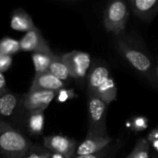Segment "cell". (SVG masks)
Segmentation results:
<instances>
[{
	"label": "cell",
	"instance_id": "1",
	"mask_svg": "<svg viewBox=\"0 0 158 158\" xmlns=\"http://www.w3.org/2000/svg\"><path fill=\"white\" fill-rule=\"evenodd\" d=\"M116 38V46L121 56L141 75L154 82L156 80V66L143 43L132 34H121Z\"/></svg>",
	"mask_w": 158,
	"mask_h": 158
},
{
	"label": "cell",
	"instance_id": "2",
	"mask_svg": "<svg viewBox=\"0 0 158 158\" xmlns=\"http://www.w3.org/2000/svg\"><path fill=\"white\" fill-rule=\"evenodd\" d=\"M88 94L97 96L106 105L117 100L118 89L116 82L110 76L108 68L102 64L91 67L87 75Z\"/></svg>",
	"mask_w": 158,
	"mask_h": 158
},
{
	"label": "cell",
	"instance_id": "3",
	"mask_svg": "<svg viewBox=\"0 0 158 158\" xmlns=\"http://www.w3.org/2000/svg\"><path fill=\"white\" fill-rule=\"evenodd\" d=\"M30 149V141L8 123L0 119V154L6 158H24Z\"/></svg>",
	"mask_w": 158,
	"mask_h": 158
},
{
	"label": "cell",
	"instance_id": "4",
	"mask_svg": "<svg viewBox=\"0 0 158 158\" xmlns=\"http://www.w3.org/2000/svg\"><path fill=\"white\" fill-rule=\"evenodd\" d=\"M130 18V7L123 0H114L107 4L104 12V26L115 37L124 33L128 19Z\"/></svg>",
	"mask_w": 158,
	"mask_h": 158
},
{
	"label": "cell",
	"instance_id": "5",
	"mask_svg": "<svg viewBox=\"0 0 158 158\" xmlns=\"http://www.w3.org/2000/svg\"><path fill=\"white\" fill-rule=\"evenodd\" d=\"M107 106L95 95L88 94V131L87 134L108 136L106 127Z\"/></svg>",
	"mask_w": 158,
	"mask_h": 158
},
{
	"label": "cell",
	"instance_id": "6",
	"mask_svg": "<svg viewBox=\"0 0 158 158\" xmlns=\"http://www.w3.org/2000/svg\"><path fill=\"white\" fill-rule=\"evenodd\" d=\"M61 59L67 65L70 77L74 79H83L88 75L91 69V56L83 51H70L64 54Z\"/></svg>",
	"mask_w": 158,
	"mask_h": 158
},
{
	"label": "cell",
	"instance_id": "7",
	"mask_svg": "<svg viewBox=\"0 0 158 158\" xmlns=\"http://www.w3.org/2000/svg\"><path fill=\"white\" fill-rule=\"evenodd\" d=\"M56 93L43 90H29L22 98L21 106L29 113L44 112L56 97Z\"/></svg>",
	"mask_w": 158,
	"mask_h": 158
},
{
	"label": "cell",
	"instance_id": "8",
	"mask_svg": "<svg viewBox=\"0 0 158 158\" xmlns=\"http://www.w3.org/2000/svg\"><path fill=\"white\" fill-rule=\"evenodd\" d=\"M44 144L50 153L72 158L77 148V142L63 135H50L44 139Z\"/></svg>",
	"mask_w": 158,
	"mask_h": 158
},
{
	"label": "cell",
	"instance_id": "9",
	"mask_svg": "<svg viewBox=\"0 0 158 158\" xmlns=\"http://www.w3.org/2000/svg\"><path fill=\"white\" fill-rule=\"evenodd\" d=\"M20 50L24 52L32 53H44L47 55H54L53 51L49 47L47 42L41 34L40 31L35 28L24 34L19 41Z\"/></svg>",
	"mask_w": 158,
	"mask_h": 158
},
{
	"label": "cell",
	"instance_id": "10",
	"mask_svg": "<svg viewBox=\"0 0 158 158\" xmlns=\"http://www.w3.org/2000/svg\"><path fill=\"white\" fill-rule=\"evenodd\" d=\"M113 139L108 136H101L94 134H87L86 138L77 146L75 156H89L97 154L106 149L112 143Z\"/></svg>",
	"mask_w": 158,
	"mask_h": 158
},
{
	"label": "cell",
	"instance_id": "11",
	"mask_svg": "<svg viewBox=\"0 0 158 158\" xmlns=\"http://www.w3.org/2000/svg\"><path fill=\"white\" fill-rule=\"evenodd\" d=\"M131 11L140 19L150 22L158 14V0H131Z\"/></svg>",
	"mask_w": 158,
	"mask_h": 158
},
{
	"label": "cell",
	"instance_id": "12",
	"mask_svg": "<svg viewBox=\"0 0 158 158\" xmlns=\"http://www.w3.org/2000/svg\"><path fill=\"white\" fill-rule=\"evenodd\" d=\"M65 83L49 71L35 74L30 90H43L57 93L64 89Z\"/></svg>",
	"mask_w": 158,
	"mask_h": 158
},
{
	"label": "cell",
	"instance_id": "13",
	"mask_svg": "<svg viewBox=\"0 0 158 158\" xmlns=\"http://www.w3.org/2000/svg\"><path fill=\"white\" fill-rule=\"evenodd\" d=\"M10 26L14 31L24 32H28L36 28L31 16L22 8H18L13 11L10 19Z\"/></svg>",
	"mask_w": 158,
	"mask_h": 158
},
{
	"label": "cell",
	"instance_id": "14",
	"mask_svg": "<svg viewBox=\"0 0 158 158\" xmlns=\"http://www.w3.org/2000/svg\"><path fill=\"white\" fill-rule=\"evenodd\" d=\"M19 105V97L11 93H6L0 97V117H12Z\"/></svg>",
	"mask_w": 158,
	"mask_h": 158
},
{
	"label": "cell",
	"instance_id": "15",
	"mask_svg": "<svg viewBox=\"0 0 158 158\" xmlns=\"http://www.w3.org/2000/svg\"><path fill=\"white\" fill-rule=\"evenodd\" d=\"M48 71L62 81H68L70 78V73L67 65L61 59V57L57 56H55V57L53 58L49 66Z\"/></svg>",
	"mask_w": 158,
	"mask_h": 158
},
{
	"label": "cell",
	"instance_id": "16",
	"mask_svg": "<svg viewBox=\"0 0 158 158\" xmlns=\"http://www.w3.org/2000/svg\"><path fill=\"white\" fill-rule=\"evenodd\" d=\"M55 57V55H47L44 53H32L31 59L36 74L48 71L49 66Z\"/></svg>",
	"mask_w": 158,
	"mask_h": 158
},
{
	"label": "cell",
	"instance_id": "17",
	"mask_svg": "<svg viewBox=\"0 0 158 158\" xmlns=\"http://www.w3.org/2000/svg\"><path fill=\"white\" fill-rule=\"evenodd\" d=\"M44 126V112L30 113L27 119V128L31 134H41Z\"/></svg>",
	"mask_w": 158,
	"mask_h": 158
},
{
	"label": "cell",
	"instance_id": "18",
	"mask_svg": "<svg viewBox=\"0 0 158 158\" xmlns=\"http://www.w3.org/2000/svg\"><path fill=\"white\" fill-rule=\"evenodd\" d=\"M150 145L151 143L147 139H139L131 153L126 158H149Z\"/></svg>",
	"mask_w": 158,
	"mask_h": 158
},
{
	"label": "cell",
	"instance_id": "19",
	"mask_svg": "<svg viewBox=\"0 0 158 158\" xmlns=\"http://www.w3.org/2000/svg\"><path fill=\"white\" fill-rule=\"evenodd\" d=\"M20 50L19 42L10 37H4L0 40V54L10 56Z\"/></svg>",
	"mask_w": 158,
	"mask_h": 158
},
{
	"label": "cell",
	"instance_id": "20",
	"mask_svg": "<svg viewBox=\"0 0 158 158\" xmlns=\"http://www.w3.org/2000/svg\"><path fill=\"white\" fill-rule=\"evenodd\" d=\"M148 127V120L145 117H136L132 119L131 128L135 131H144Z\"/></svg>",
	"mask_w": 158,
	"mask_h": 158
},
{
	"label": "cell",
	"instance_id": "21",
	"mask_svg": "<svg viewBox=\"0 0 158 158\" xmlns=\"http://www.w3.org/2000/svg\"><path fill=\"white\" fill-rule=\"evenodd\" d=\"M75 92L72 89H62L59 92H57V102L59 103H65L67 101H69V99H72L73 97H75Z\"/></svg>",
	"mask_w": 158,
	"mask_h": 158
},
{
	"label": "cell",
	"instance_id": "22",
	"mask_svg": "<svg viewBox=\"0 0 158 158\" xmlns=\"http://www.w3.org/2000/svg\"><path fill=\"white\" fill-rule=\"evenodd\" d=\"M11 64H12L11 56L0 54V72H4L9 69V68L11 67Z\"/></svg>",
	"mask_w": 158,
	"mask_h": 158
},
{
	"label": "cell",
	"instance_id": "23",
	"mask_svg": "<svg viewBox=\"0 0 158 158\" xmlns=\"http://www.w3.org/2000/svg\"><path fill=\"white\" fill-rule=\"evenodd\" d=\"M48 155V152H43L41 150H32L31 148L24 158H47Z\"/></svg>",
	"mask_w": 158,
	"mask_h": 158
},
{
	"label": "cell",
	"instance_id": "24",
	"mask_svg": "<svg viewBox=\"0 0 158 158\" xmlns=\"http://www.w3.org/2000/svg\"><path fill=\"white\" fill-rule=\"evenodd\" d=\"M72 158H106V149L94 154V155H89V156H73Z\"/></svg>",
	"mask_w": 158,
	"mask_h": 158
},
{
	"label": "cell",
	"instance_id": "25",
	"mask_svg": "<svg viewBox=\"0 0 158 158\" xmlns=\"http://www.w3.org/2000/svg\"><path fill=\"white\" fill-rule=\"evenodd\" d=\"M156 140H158V128L153 130V131L148 134V136H147V141H148L150 143H152L153 142H155V141H156Z\"/></svg>",
	"mask_w": 158,
	"mask_h": 158
},
{
	"label": "cell",
	"instance_id": "26",
	"mask_svg": "<svg viewBox=\"0 0 158 158\" xmlns=\"http://www.w3.org/2000/svg\"><path fill=\"white\" fill-rule=\"evenodd\" d=\"M0 89L1 90H6V79L2 72H0Z\"/></svg>",
	"mask_w": 158,
	"mask_h": 158
},
{
	"label": "cell",
	"instance_id": "27",
	"mask_svg": "<svg viewBox=\"0 0 158 158\" xmlns=\"http://www.w3.org/2000/svg\"><path fill=\"white\" fill-rule=\"evenodd\" d=\"M47 158H69L62 156V155H59V154H55V153H49Z\"/></svg>",
	"mask_w": 158,
	"mask_h": 158
},
{
	"label": "cell",
	"instance_id": "28",
	"mask_svg": "<svg viewBox=\"0 0 158 158\" xmlns=\"http://www.w3.org/2000/svg\"><path fill=\"white\" fill-rule=\"evenodd\" d=\"M152 146H153V148H154L156 152H158V140H156V141H155V142L152 143Z\"/></svg>",
	"mask_w": 158,
	"mask_h": 158
},
{
	"label": "cell",
	"instance_id": "29",
	"mask_svg": "<svg viewBox=\"0 0 158 158\" xmlns=\"http://www.w3.org/2000/svg\"><path fill=\"white\" fill-rule=\"evenodd\" d=\"M156 80L158 81V60H157V64L156 66Z\"/></svg>",
	"mask_w": 158,
	"mask_h": 158
},
{
	"label": "cell",
	"instance_id": "30",
	"mask_svg": "<svg viewBox=\"0 0 158 158\" xmlns=\"http://www.w3.org/2000/svg\"><path fill=\"white\" fill-rule=\"evenodd\" d=\"M6 90H1L0 89V97L4 94H6Z\"/></svg>",
	"mask_w": 158,
	"mask_h": 158
},
{
	"label": "cell",
	"instance_id": "31",
	"mask_svg": "<svg viewBox=\"0 0 158 158\" xmlns=\"http://www.w3.org/2000/svg\"><path fill=\"white\" fill-rule=\"evenodd\" d=\"M155 158H158V157H155Z\"/></svg>",
	"mask_w": 158,
	"mask_h": 158
}]
</instances>
